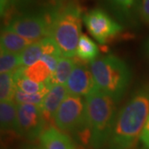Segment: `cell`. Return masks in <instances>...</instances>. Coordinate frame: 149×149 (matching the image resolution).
<instances>
[{
  "label": "cell",
  "instance_id": "6da1fadb",
  "mask_svg": "<svg viewBox=\"0 0 149 149\" xmlns=\"http://www.w3.org/2000/svg\"><path fill=\"white\" fill-rule=\"evenodd\" d=\"M149 116V82L141 85L117 113L106 146L131 149L135 146Z\"/></svg>",
  "mask_w": 149,
  "mask_h": 149
},
{
  "label": "cell",
  "instance_id": "7a4b0ae2",
  "mask_svg": "<svg viewBox=\"0 0 149 149\" xmlns=\"http://www.w3.org/2000/svg\"><path fill=\"white\" fill-rule=\"evenodd\" d=\"M85 123L91 133L90 148L101 149L108 143L116 119V103L98 89L85 96Z\"/></svg>",
  "mask_w": 149,
  "mask_h": 149
},
{
  "label": "cell",
  "instance_id": "3957f363",
  "mask_svg": "<svg viewBox=\"0 0 149 149\" xmlns=\"http://www.w3.org/2000/svg\"><path fill=\"white\" fill-rule=\"evenodd\" d=\"M83 14L74 2L56 5L54 10L49 37H52L63 56L74 57L81 34Z\"/></svg>",
  "mask_w": 149,
  "mask_h": 149
},
{
  "label": "cell",
  "instance_id": "277c9868",
  "mask_svg": "<svg viewBox=\"0 0 149 149\" xmlns=\"http://www.w3.org/2000/svg\"><path fill=\"white\" fill-rule=\"evenodd\" d=\"M89 65L97 89L116 102L120 101L132 79L128 65L122 59L109 54L95 59Z\"/></svg>",
  "mask_w": 149,
  "mask_h": 149
},
{
  "label": "cell",
  "instance_id": "5b68a950",
  "mask_svg": "<svg viewBox=\"0 0 149 149\" xmlns=\"http://www.w3.org/2000/svg\"><path fill=\"white\" fill-rule=\"evenodd\" d=\"M56 7L19 13L10 17L4 27L32 42L40 41L49 37Z\"/></svg>",
  "mask_w": 149,
  "mask_h": 149
},
{
  "label": "cell",
  "instance_id": "8992f818",
  "mask_svg": "<svg viewBox=\"0 0 149 149\" xmlns=\"http://www.w3.org/2000/svg\"><path fill=\"white\" fill-rule=\"evenodd\" d=\"M85 117V100L81 96L68 95L55 113L53 121L59 130L74 133L84 122Z\"/></svg>",
  "mask_w": 149,
  "mask_h": 149
},
{
  "label": "cell",
  "instance_id": "52a82bcc",
  "mask_svg": "<svg viewBox=\"0 0 149 149\" xmlns=\"http://www.w3.org/2000/svg\"><path fill=\"white\" fill-rule=\"evenodd\" d=\"M88 32L98 42L104 44L122 32V25L101 8H94L83 15Z\"/></svg>",
  "mask_w": 149,
  "mask_h": 149
},
{
  "label": "cell",
  "instance_id": "ba28073f",
  "mask_svg": "<svg viewBox=\"0 0 149 149\" xmlns=\"http://www.w3.org/2000/svg\"><path fill=\"white\" fill-rule=\"evenodd\" d=\"M46 119L39 105L17 104L16 133L30 142L41 137L44 132Z\"/></svg>",
  "mask_w": 149,
  "mask_h": 149
},
{
  "label": "cell",
  "instance_id": "9c48e42d",
  "mask_svg": "<svg viewBox=\"0 0 149 149\" xmlns=\"http://www.w3.org/2000/svg\"><path fill=\"white\" fill-rule=\"evenodd\" d=\"M69 95L86 96L97 89L90 65L77 62L65 83Z\"/></svg>",
  "mask_w": 149,
  "mask_h": 149
},
{
  "label": "cell",
  "instance_id": "30bf717a",
  "mask_svg": "<svg viewBox=\"0 0 149 149\" xmlns=\"http://www.w3.org/2000/svg\"><path fill=\"white\" fill-rule=\"evenodd\" d=\"M120 24L134 26L140 17L141 0H100Z\"/></svg>",
  "mask_w": 149,
  "mask_h": 149
},
{
  "label": "cell",
  "instance_id": "8fae6325",
  "mask_svg": "<svg viewBox=\"0 0 149 149\" xmlns=\"http://www.w3.org/2000/svg\"><path fill=\"white\" fill-rule=\"evenodd\" d=\"M68 95L69 93L65 85L55 84L51 87L40 105L46 121L53 119L55 113Z\"/></svg>",
  "mask_w": 149,
  "mask_h": 149
},
{
  "label": "cell",
  "instance_id": "7c38bea8",
  "mask_svg": "<svg viewBox=\"0 0 149 149\" xmlns=\"http://www.w3.org/2000/svg\"><path fill=\"white\" fill-rule=\"evenodd\" d=\"M39 139L43 149H75L69 136L55 127L45 129Z\"/></svg>",
  "mask_w": 149,
  "mask_h": 149
},
{
  "label": "cell",
  "instance_id": "4fadbf2b",
  "mask_svg": "<svg viewBox=\"0 0 149 149\" xmlns=\"http://www.w3.org/2000/svg\"><path fill=\"white\" fill-rule=\"evenodd\" d=\"M0 42L2 50L14 54H21L29 45L34 42L5 27L1 32Z\"/></svg>",
  "mask_w": 149,
  "mask_h": 149
},
{
  "label": "cell",
  "instance_id": "5bb4252c",
  "mask_svg": "<svg viewBox=\"0 0 149 149\" xmlns=\"http://www.w3.org/2000/svg\"><path fill=\"white\" fill-rule=\"evenodd\" d=\"M17 105L15 102L1 101L0 118L2 132H15L17 129Z\"/></svg>",
  "mask_w": 149,
  "mask_h": 149
},
{
  "label": "cell",
  "instance_id": "9a60e30c",
  "mask_svg": "<svg viewBox=\"0 0 149 149\" xmlns=\"http://www.w3.org/2000/svg\"><path fill=\"white\" fill-rule=\"evenodd\" d=\"M23 74L28 79L37 83H48L51 85L52 72L42 60H40L30 66H23Z\"/></svg>",
  "mask_w": 149,
  "mask_h": 149
},
{
  "label": "cell",
  "instance_id": "2e32d148",
  "mask_svg": "<svg viewBox=\"0 0 149 149\" xmlns=\"http://www.w3.org/2000/svg\"><path fill=\"white\" fill-rule=\"evenodd\" d=\"M13 79L17 88L27 94H35L45 90H50L52 85L48 83H37L28 79L23 74V66H21L13 73Z\"/></svg>",
  "mask_w": 149,
  "mask_h": 149
},
{
  "label": "cell",
  "instance_id": "e0dca14e",
  "mask_svg": "<svg viewBox=\"0 0 149 149\" xmlns=\"http://www.w3.org/2000/svg\"><path fill=\"white\" fill-rule=\"evenodd\" d=\"M99 52V47L96 45V43L87 35L82 34L76 49V55L80 60L91 62L97 59Z\"/></svg>",
  "mask_w": 149,
  "mask_h": 149
},
{
  "label": "cell",
  "instance_id": "ac0fdd59",
  "mask_svg": "<svg viewBox=\"0 0 149 149\" xmlns=\"http://www.w3.org/2000/svg\"><path fill=\"white\" fill-rule=\"evenodd\" d=\"M75 63L76 61L70 57L62 56L60 59L56 68L52 76V85H65Z\"/></svg>",
  "mask_w": 149,
  "mask_h": 149
},
{
  "label": "cell",
  "instance_id": "d6986e66",
  "mask_svg": "<svg viewBox=\"0 0 149 149\" xmlns=\"http://www.w3.org/2000/svg\"><path fill=\"white\" fill-rule=\"evenodd\" d=\"M43 54L44 52L41 42H34L20 54L22 66L27 67L36 63L42 59Z\"/></svg>",
  "mask_w": 149,
  "mask_h": 149
},
{
  "label": "cell",
  "instance_id": "ffe728a7",
  "mask_svg": "<svg viewBox=\"0 0 149 149\" xmlns=\"http://www.w3.org/2000/svg\"><path fill=\"white\" fill-rule=\"evenodd\" d=\"M17 86L13 73H1L0 75V99L1 101H11L15 97Z\"/></svg>",
  "mask_w": 149,
  "mask_h": 149
},
{
  "label": "cell",
  "instance_id": "44dd1931",
  "mask_svg": "<svg viewBox=\"0 0 149 149\" xmlns=\"http://www.w3.org/2000/svg\"><path fill=\"white\" fill-rule=\"evenodd\" d=\"M21 66L20 54L11 53L1 49V56H0L1 73H14Z\"/></svg>",
  "mask_w": 149,
  "mask_h": 149
},
{
  "label": "cell",
  "instance_id": "7402d4cb",
  "mask_svg": "<svg viewBox=\"0 0 149 149\" xmlns=\"http://www.w3.org/2000/svg\"><path fill=\"white\" fill-rule=\"evenodd\" d=\"M49 91L50 90H45V91L35 93V94H27L25 92H22L17 88L14 100L17 104H35V105L40 106L44 97L46 96Z\"/></svg>",
  "mask_w": 149,
  "mask_h": 149
},
{
  "label": "cell",
  "instance_id": "603a6c76",
  "mask_svg": "<svg viewBox=\"0 0 149 149\" xmlns=\"http://www.w3.org/2000/svg\"><path fill=\"white\" fill-rule=\"evenodd\" d=\"M139 14L144 22L149 23V0H141Z\"/></svg>",
  "mask_w": 149,
  "mask_h": 149
},
{
  "label": "cell",
  "instance_id": "cb8c5ba5",
  "mask_svg": "<svg viewBox=\"0 0 149 149\" xmlns=\"http://www.w3.org/2000/svg\"><path fill=\"white\" fill-rule=\"evenodd\" d=\"M140 141L145 149H149V116L140 136Z\"/></svg>",
  "mask_w": 149,
  "mask_h": 149
},
{
  "label": "cell",
  "instance_id": "d4e9b609",
  "mask_svg": "<svg viewBox=\"0 0 149 149\" xmlns=\"http://www.w3.org/2000/svg\"><path fill=\"white\" fill-rule=\"evenodd\" d=\"M18 149H43L42 145H38L35 143H23Z\"/></svg>",
  "mask_w": 149,
  "mask_h": 149
},
{
  "label": "cell",
  "instance_id": "484cf974",
  "mask_svg": "<svg viewBox=\"0 0 149 149\" xmlns=\"http://www.w3.org/2000/svg\"><path fill=\"white\" fill-rule=\"evenodd\" d=\"M9 3H10V0H0V8H1V16L2 17L6 13Z\"/></svg>",
  "mask_w": 149,
  "mask_h": 149
},
{
  "label": "cell",
  "instance_id": "4316f807",
  "mask_svg": "<svg viewBox=\"0 0 149 149\" xmlns=\"http://www.w3.org/2000/svg\"><path fill=\"white\" fill-rule=\"evenodd\" d=\"M147 49H148V52L149 53V38L148 41V43H147Z\"/></svg>",
  "mask_w": 149,
  "mask_h": 149
},
{
  "label": "cell",
  "instance_id": "83f0119b",
  "mask_svg": "<svg viewBox=\"0 0 149 149\" xmlns=\"http://www.w3.org/2000/svg\"><path fill=\"white\" fill-rule=\"evenodd\" d=\"M56 1H60V0H56Z\"/></svg>",
  "mask_w": 149,
  "mask_h": 149
}]
</instances>
